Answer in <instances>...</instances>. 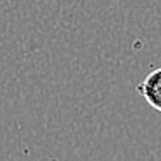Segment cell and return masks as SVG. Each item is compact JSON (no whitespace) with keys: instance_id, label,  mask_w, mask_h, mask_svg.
I'll use <instances>...</instances> for the list:
<instances>
[{"instance_id":"cell-1","label":"cell","mask_w":161,"mask_h":161,"mask_svg":"<svg viewBox=\"0 0 161 161\" xmlns=\"http://www.w3.org/2000/svg\"><path fill=\"white\" fill-rule=\"evenodd\" d=\"M137 93L149 103V106L161 112V67L146 75V79L137 86Z\"/></svg>"}]
</instances>
